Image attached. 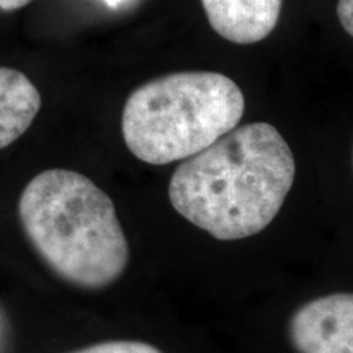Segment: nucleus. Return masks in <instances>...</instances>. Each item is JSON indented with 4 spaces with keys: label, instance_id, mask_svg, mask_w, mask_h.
<instances>
[{
    "label": "nucleus",
    "instance_id": "7ed1b4c3",
    "mask_svg": "<svg viewBox=\"0 0 353 353\" xmlns=\"http://www.w3.org/2000/svg\"><path fill=\"white\" fill-rule=\"evenodd\" d=\"M245 110L232 79L185 70L152 79L131 92L121 114L126 148L151 165L195 156L239 125Z\"/></svg>",
    "mask_w": 353,
    "mask_h": 353
},
{
    "label": "nucleus",
    "instance_id": "0eeeda50",
    "mask_svg": "<svg viewBox=\"0 0 353 353\" xmlns=\"http://www.w3.org/2000/svg\"><path fill=\"white\" fill-rule=\"evenodd\" d=\"M70 353H164L151 343L138 341H112L81 348Z\"/></svg>",
    "mask_w": 353,
    "mask_h": 353
},
{
    "label": "nucleus",
    "instance_id": "20e7f679",
    "mask_svg": "<svg viewBox=\"0 0 353 353\" xmlns=\"http://www.w3.org/2000/svg\"><path fill=\"white\" fill-rule=\"evenodd\" d=\"M290 341L298 353H353V293L303 304L291 316Z\"/></svg>",
    "mask_w": 353,
    "mask_h": 353
},
{
    "label": "nucleus",
    "instance_id": "39448f33",
    "mask_svg": "<svg viewBox=\"0 0 353 353\" xmlns=\"http://www.w3.org/2000/svg\"><path fill=\"white\" fill-rule=\"evenodd\" d=\"M211 28L236 44L268 38L280 20L283 0H201Z\"/></svg>",
    "mask_w": 353,
    "mask_h": 353
},
{
    "label": "nucleus",
    "instance_id": "9d476101",
    "mask_svg": "<svg viewBox=\"0 0 353 353\" xmlns=\"http://www.w3.org/2000/svg\"><path fill=\"white\" fill-rule=\"evenodd\" d=\"M103 2L108 3L110 7H118L123 2V0H103Z\"/></svg>",
    "mask_w": 353,
    "mask_h": 353
},
{
    "label": "nucleus",
    "instance_id": "f03ea898",
    "mask_svg": "<svg viewBox=\"0 0 353 353\" xmlns=\"http://www.w3.org/2000/svg\"><path fill=\"white\" fill-rule=\"evenodd\" d=\"M19 216L30 244L68 283L100 290L125 273L130 245L117 208L88 176L41 172L21 192Z\"/></svg>",
    "mask_w": 353,
    "mask_h": 353
},
{
    "label": "nucleus",
    "instance_id": "1a4fd4ad",
    "mask_svg": "<svg viewBox=\"0 0 353 353\" xmlns=\"http://www.w3.org/2000/svg\"><path fill=\"white\" fill-rule=\"evenodd\" d=\"M32 0H0V10L3 12H13L19 8L28 6Z\"/></svg>",
    "mask_w": 353,
    "mask_h": 353
},
{
    "label": "nucleus",
    "instance_id": "6e6552de",
    "mask_svg": "<svg viewBox=\"0 0 353 353\" xmlns=\"http://www.w3.org/2000/svg\"><path fill=\"white\" fill-rule=\"evenodd\" d=\"M337 17L342 28L353 38V0H339Z\"/></svg>",
    "mask_w": 353,
    "mask_h": 353
},
{
    "label": "nucleus",
    "instance_id": "423d86ee",
    "mask_svg": "<svg viewBox=\"0 0 353 353\" xmlns=\"http://www.w3.org/2000/svg\"><path fill=\"white\" fill-rule=\"evenodd\" d=\"M41 108L38 88L20 70L0 68V149L15 143Z\"/></svg>",
    "mask_w": 353,
    "mask_h": 353
},
{
    "label": "nucleus",
    "instance_id": "f257e3e1",
    "mask_svg": "<svg viewBox=\"0 0 353 353\" xmlns=\"http://www.w3.org/2000/svg\"><path fill=\"white\" fill-rule=\"evenodd\" d=\"M296 174L291 148L270 123L234 128L185 159L169 183L176 213L219 241L262 232L288 196Z\"/></svg>",
    "mask_w": 353,
    "mask_h": 353
}]
</instances>
